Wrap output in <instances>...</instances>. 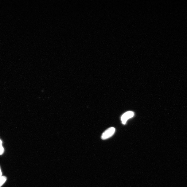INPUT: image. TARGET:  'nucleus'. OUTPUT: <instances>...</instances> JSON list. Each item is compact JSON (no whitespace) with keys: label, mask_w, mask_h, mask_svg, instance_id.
Returning a JSON list of instances; mask_svg holds the SVG:
<instances>
[{"label":"nucleus","mask_w":187,"mask_h":187,"mask_svg":"<svg viewBox=\"0 0 187 187\" xmlns=\"http://www.w3.org/2000/svg\"><path fill=\"white\" fill-rule=\"evenodd\" d=\"M115 132V129L113 127L107 129L102 134L101 136L102 139L105 140L108 139L112 136Z\"/></svg>","instance_id":"obj_1"},{"label":"nucleus","mask_w":187,"mask_h":187,"mask_svg":"<svg viewBox=\"0 0 187 187\" xmlns=\"http://www.w3.org/2000/svg\"><path fill=\"white\" fill-rule=\"evenodd\" d=\"M134 115V113L132 111H128L124 113L121 116L122 123L124 124H126L127 121L129 119L133 117Z\"/></svg>","instance_id":"obj_2"},{"label":"nucleus","mask_w":187,"mask_h":187,"mask_svg":"<svg viewBox=\"0 0 187 187\" xmlns=\"http://www.w3.org/2000/svg\"><path fill=\"white\" fill-rule=\"evenodd\" d=\"M7 180V178L5 176H2L0 177V187H1L2 185Z\"/></svg>","instance_id":"obj_3"},{"label":"nucleus","mask_w":187,"mask_h":187,"mask_svg":"<svg viewBox=\"0 0 187 187\" xmlns=\"http://www.w3.org/2000/svg\"><path fill=\"white\" fill-rule=\"evenodd\" d=\"M4 152V149L2 145H0V155H2Z\"/></svg>","instance_id":"obj_4"},{"label":"nucleus","mask_w":187,"mask_h":187,"mask_svg":"<svg viewBox=\"0 0 187 187\" xmlns=\"http://www.w3.org/2000/svg\"><path fill=\"white\" fill-rule=\"evenodd\" d=\"M2 172L1 171V167H0V177H2Z\"/></svg>","instance_id":"obj_5"},{"label":"nucleus","mask_w":187,"mask_h":187,"mask_svg":"<svg viewBox=\"0 0 187 187\" xmlns=\"http://www.w3.org/2000/svg\"><path fill=\"white\" fill-rule=\"evenodd\" d=\"M2 142L1 139H0V145H2Z\"/></svg>","instance_id":"obj_6"}]
</instances>
